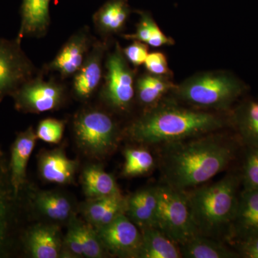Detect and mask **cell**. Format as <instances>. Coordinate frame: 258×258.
I'll list each match as a JSON object with an SVG mask.
<instances>
[{
    "mask_svg": "<svg viewBox=\"0 0 258 258\" xmlns=\"http://www.w3.org/2000/svg\"><path fill=\"white\" fill-rule=\"evenodd\" d=\"M122 194L106 198L91 199L83 208V215L86 222L96 228L103 217Z\"/></svg>",
    "mask_w": 258,
    "mask_h": 258,
    "instance_id": "obj_30",
    "label": "cell"
},
{
    "mask_svg": "<svg viewBox=\"0 0 258 258\" xmlns=\"http://www.w3.org/2000/svg\"><path fill=\"white\" fill-rule=\"evenodd\" d=\"M244 189H258V147L247 148L241 173Z\"/></svg>",
    "mask_w": 258,
    "mask_h": 258,
    "instance_id": "obj_31",
    "label": "cell"
},
{
    "mask_svg": "<svg viewBox=\"0 0 258 258\" xmlns=\"http://www.w3.org/2000/svg\"><path fill=\"white\" fill-rule=\"evenodd\" d=\"M234 245L240 257L258 258V236Z\"/></svg>",
    "mask_w": 258,
    "mask_h": 258,
    "instance_id": "obj_36",
    "label": "cell"
},
{
    "mask_svg": "<svg viewBox=\"0 0 258 258\" xmlns=\"http://www.w3.org/2000/svg\"><path fill=\"white\" fill-rule=\"evenodd\" d=\"M62 251L70 257H83L82 246L74 226L70 223L69 229L62 242Z\"/></svg>",
    "mask_w": 258,
    "mask_h": 258,
    "instance_id": "obj_35",
    "label": "cell"
},
{
    "mask_svg": "<svg viewBox=\"0 0 258 258\" xmlns=\"http://www.w3.org/2000/svg\"><path fill=\"white\" fill-rule=\"evenodd\" d=\"M128 16L126 5L121 0H115L105 5L96 13L95 25L103 33H116L123 28Z\"/></svg>",
    "mask_w": 258,
    "mask_h": 258,
    "instance_id": "obj_26",
    "label": "cell"
},
{
    "mask_svg": "<svg viewBox=\"0 0 258 258\" xmlns=\"http://www.w3.org/2000/svg\"><path fill=\"white\" fill-rule=\"evenodd\" d=\"M181 257L185 258H238V252L225 241L196 234L179 245Z\"/></svg>",
    "mask_w": 258,
    "mask_h": 258,
    "instance_id": "obj_19",
    "label": "cell"
},
{
    "mask_svg": "<svg viewBox=\"0 0 258 258\" xmlns=\"http://www.w3.org/2000/svg\"><path fill=\"white\" fill-rule=\"evenodd\" d=\"M37 139L36 132L29 127L18 134L12 145L8 166L10 181L17 197L21 195L26 184L27 166Z\"/></svg>",
    "mask_w": 258,
    "mask_h": 258,
    "instance_id": "obj_15",
    "label": "cell"
},
{
    "mask_svg": "<svg viewBox=\"0 0 258 258\" xmlns=\"http://www.w3.org/2000/svg\"><path fill=\"white\" fill-rule=\"evenodd\" d=\"M77 164L69 159L62 150L47 152L39 161L40 175L45 181L59 184H67L74 181Z\"/></svg>",
    "mask_w": 258,
    "mask_h": 258,
    "instance_id": "obj_18",
    "label": "cell"
},
{
    "mask_svg": "<svg viewBox=\"0 0 258 258\" xmlns=\"http://www.w3.org/2000/svg\"><path fill=\"white\" fill-rule=\"evenodd\" d=\"M76 231L83 251L85 257L102 258L106 255L107 251L102 244L97 231L89 223H84L73 217L70 220Z\"/></svg>",
    "mask_w": 258,
    "mask_h": 258,
    "instance_id": "obj_28",
    "label": "cell"
},
{
    "mask_svg": "<svg viewBox=\"0 0 258 258\" xmlns=\"http://www.w3.org/2000/svg\"><path fill=\"white\" fill-rule=\"evenodd\" d=\"M175 86L166 76L146 74L139 78L135 90L139 102L148 108L155 106Z\"/></svg>",
    "mask_w": 258,
    "mask_h": 258,
    "instance_id": "obj_25",
    "label": "cell"
},
{
    "mask_svg": "<svg viewBox=\"0 0 258 258\" xmlns=\"http://www.w3.org/2000/svg\"><path fill=\"white\" fill-rule=\"evenodd\" d=\"M106 45L96 42L92 50L88 52L79 71L74 75L73 89L80 99L90 98L99 86L103 72V58Z\"/></svg>",
    "mask_w": 258,
    "mask_h": 258,
    "instance_id": "obj_16",
    "label": "cell"
},
{
    "mask_svg": "<svg viewBox=\"0 0 258 258\" xmlns=\"http://www.w3.org/2000/svg\"><path fill=\"white\" fill-rule=\"evenodd\" d=\"M158 205L156 228L181 245L198 234L185 191L169 185L157 186Z\"/></svg>",
    "mask_w": 258,
    "mask_h": 258,
    "instance_id": "obj_5",
    "label": "cell"
},
{
    "mask_svg": "<svg viewBox=\"0 0 258 258\" xmlns=\"http://www.w3.org/2000/svg\"><path fill=\"white\" fill-rule=\"evenodd\" d=\"M106 68L102 98L115 111H127L135 95L134 75L118 44L107 57Z\"/></svg>",
    "mask_w": 258,
    "mask_h": 258,
    "instance_id": "obj_7",
    "label": "cell"
},
{
    "mask_svg": "<svg viewBox=\"0 0 258 258\" xmlns=\"http://www.w3.org/2000/svg\"><path fill=\"white\" fill-rule=\"evenodd\" d=\"M82 184L85 195L89 200L121 193L113 176L97 166H88L84 169Z\"/></svg>",
    "mask_w": 258,
    "mask_h": 258,
    "instance_id": "obj_24",
    "label": "cell"
},
{
    "mask_svg": "<svg viewBox=\"0 0 258 258\" xmlns=\"http://www.w3.org/2000/svg\"><path fill=\"white\" fill-rule=\"evenodd\" d=\"M25 252L34 258H57L62 249L60 230L57 226L36 225L21 236Z\"/></svg>",
    "mask_w": 258,
    "mask_h": 258,
    "instance_id": "obj_13",
    "label": "cell"
},
{
    "mask_svg": "<svg viewBox=\"0 0 258 258\" xmlns=\"http://www.w3.org/2000/svg\"><path fill=\"white\" fill-rule=\"evenodd\" d=\"M258 236V189H242L227 242L233 244Z\"/></svg>",
    "mask_w": 258,
    "mask_h": 258,
    "instance_id": "obj_12",
    "label": "cell"
},
{
    "mask_svg": "<svg viewBox=\"0 0 258 258\" xmlns=\"http://www.w3.org/2000/svg\"><path fill=\"white\" fill-rule=\"evenodd\" d=\"M241 185V174L231 172L213 184L185 191L198 234L227 242Z\"/></svg>",
    "mask_w": 258,
    "mask_h": 258,
    "instance_id": "obj_3",
    "label": "cell"
},
{
    "mask_svg": "<svg viewBox=\"0 0 258 258\" xmlns=\"http://www.w3.org/2000/svg\"><path fill=\"white\" fill-rule=\"evenodd\" d=\"M142 231L140 258H181L179 246L159 229L148 227Z\"/></svg>",
    "mask_w": 258,
    "mask_h": 258,
    "instance_id": "obj_22",
    "label": "cell"
},
{
    "mask_svg": "<svg viewBox=\"0 0 258 258\" xmlns=\"http://www.w3.org/2000/svg\"><path fill=\"white\" fill-rule=\"evenodd\" d=\"M157 205V186L144 188L128 198L125 215L141 230L154 227Z\"/></svg>",
    "mask_w": 258,
    "mask_h": 258,
    "instance_id": "obj_17",
    "label": "cell"
},
{
    "mask_svg": "<svg viewBox=\"0 0 258 258\" xmlns=\"http://www.w3.org/2000/svg\"><path fill=\"white\" fill-rule=\"evenodd\" d=\"M225 124L215 113L160 101L129 125L127 136L136 143L161 146L217 132Z\"/></svg>",
    "mask_w": 258,
    "mask_h": 258,
    "instance_id": "obj_2",
    "label": "cell"
},
{
    "mask_svg": "<svg viewBox=\"0 0 258 258\" xmlns=\"http://www.w3.org/2000/svg\"><path fill=\"white\" fill-rule=\"evenodd\" d=\"M164 184L186 191L227 169L238 151L236 141L216 132L160 146Z\"/></svg>",
    "mask_w": 258,
    "mask_h": 258,
    "instance_id": "obj_1",
    "label": "cell"
},
{
    "mask_svg": "<svg viewBox=\"0 0 258 258\" xmlns=\"http://www.w3.org/2000/svg\"><path fill=\"white\" fill-rule=\"evenodd\" d=\"M50 0H24L22 23L18 40L25 37L45 35L50 25L49 3Z\"/></svg>",
    "mask_w": 258,
    "mask_h": 258,
    "instance_id": "obj_20",
    "label": "cell"
},
{
    "mask_svg": "<svg viewBox=\"0 0 258 258\" xmlns=\"http://www.w3.org/2000/svg\"><path fill=\"white\" fill-rule=\"evenodd\" d=\"M123 52L126 60L136 67L144 64L149 55L147 44L136 40L123 49Z\"/></svg>",
    "mask_w": 258,
    "mask_h": 258,
    "instance_id": "obj_34",
    "label": "cell"
},
{
    "mask_svg": "<svg viewBox=\"0 0 258 258\" xmlns=\"http://www.w3.org/2000/svg\"><path fill=\"white\" fill-rule=\"evenodd\" d=\"M74 130L79 147L88 155L103 157L116 148L118 128L109 115L99 110H86L76 115Z\"/></svg>",
    "mask_w": 258,
    "mask_h": 258,
    "instance_id": "obj_6",
    "label": "cell"
},
{
    "mask_svg": "<svg viewBox=\"0 0 258 258\" xmlns=\"http://www.w3.org/2000/svg\"><path fill=\"white\" fill-rule=\"evenodd\" d=\"M64 123L62 120L47 118L40 121L36 130L37 139L49 144H58L63 136Z\"/></svg>",
    "mask_w": 258,
    "mask_h": 258,
    "instance_id": "obj_32",
    "label": "cell"
},
{
    "mask_svg": "<svg viewBox=\"0 0 258 258\" xmlns=\"http://www.w3.org/2000/svg\"><path fill=\"white\" fill-rule=\"evenodd\" d=\"M91 46V40L86 30L75 34L57 52L54 60L48 64V70L55 71L61 77L74 76L82 66Z\"/></svg>",
    "mask_w": 258,
    "mask_h": 258,
    "instance_id": "obj_14",
    "label": "cell"
},
{
    "mask_svg": "<svg viewBox=\"0 0 258 258\" xmlns=\"http://www.w3.org/2000/svg\"><path fill=\"white\" fill-rule=\"evenodd\" d=\"M20 198L15 195L8 161L0 149V258L10 255L15 246Z\"/></svg>",
    "mask_w": 258,
    "mask_h": 258,
    "instance_id": "obj_9",
    "label": "cell"
},
{
    "mask_svg": "<svg viewBox=\"0 0 258 258\" xmlns=\"http://www.w3.org/2000/svg\"><path fill=\"white\" fill-rule=\"evenodd\" d=\"M125 162L123 174L134 177L150 172L155 166V160L149 151L145 149H127L124 151Z\"/></svg>",
    "mask_w": 258,
    "mask_h": 258,
    "instance_id": "obj_29",
    "label": "cell"
},
{
    "mask_svg": "<svg viewBox=\"0 0 258 258\" xmlns=\"http://www.w3.org/2000/svg\"><path fill=\"white\" fill-rule=\"evenodd\" d=\"M96 230L107 252L120 257H140L142 231L125 214Z\"/></svg>",
    "mask_w": 258,
    "mask_h": 258,
    "instance_id": "obj_11",
    "label": "cell"
},
{
    "mask_svg": "<svg viewBox=\"0 0 258 258\" xmlns=\"http://www.w3.org/2000/svg\"><path fill=\"white\" fill-rule=\"evenodd\" d=\"M32 203L44 216L54 221L63 222L73 218L72 203L62 194L39 191L32 198Z\"/></svg>",
    "mask_w": 258,
    "mask_h": 258,
    "instance_id": "obj_23",
    "label": "cell"
},
{
    "mask_svg": "<svg viewBox=\"0 0 258 258\" xmlns=\"http://www.w3.org/2000/svg\"><path fill=\"white\" fill-rule=\"evenodd\" d=\"M238 78L225 72H208L185 80L172 90L180 101L198 109L226 111L245 91Z\"/></svg>",
    "mask_w": 258,
    "mask_h": 258,
    "instance_id": "obj_4",
    "label": "cell"
},
{
    "mask_svg": "<svg viewBox=\"0 0 258 258\" xmlns=\"http://www.w3.org/2000/svg\"><path fill=\"white\" fill-rule=\"evenodd\" d=\"M11 96L18 111L40 113L58 108L64 101V89L62 85L55 81L32 78L21 85Z\"/></svg>",
    "mask_w": 258,
    "mask_h": 258,
    "instance_id": "obj_8",
    "label": "cell"
},
{
    "mask_svg": "<svg viewBox=\"0 0 258 258\" xmlns=\"http://www.w3.org/2000/svg\"><path fill=\"white\" fill-rule=\"evenodd\" d=\"M34 66L20 47V42L0 38V101L31 79Z\"/></svg>",
    "mask_w": 258,
    "mask_h": 258,
    "instance_id": "obj_10",
    "label": "cell"
},
{
    "mask_svg": "<svg viewBox=\"0 0 258 258\" xmlns=\"http://www.w3.org/2000/svg\"><path fill=\"white\" fill-rule=\"evenodd\" d=\"M144 64L151 74L166 76L170 73L166 56L162 52L149 53Z\"/></svg>",
    "mask_w": 258,
    "mask_h": 258,
    "instance_id": "obj_33",
    "label": "cell"
},
{
    "mask_svg": "<svg viewBox=\"0 0 258 258\" xmlns=\"http://www.w3.org/2000/svg\"><path fill=\"white\" fill-rule=\"evenodd\" d=\"M123 37L127 40L142 42L153 47H159L173 43V40L163 33L155 21L149 15L144 14L142 15L137 25L136 32L130 35H125Z\"/></svg>",
    "mask_w": 258,
    "mask_h": 258,
    "instance_id": "obj_27",
    "label": "cell"
},
{
    "mask_svg": "<svg viewBox=\"0 0 258 258\" xmlns=\"http://www.w3.org/2000/svg\"><path fill=\"white\" fill-rule=\"evenodd\" d=\"M241 143L247 148L258 147V101H244L232 117Z\"/></svg>",
    "mask_w": 258,
    "mask_h": 258,
    "instance_id": "obj_21",
    "label": "cell"
}]
</instances>
